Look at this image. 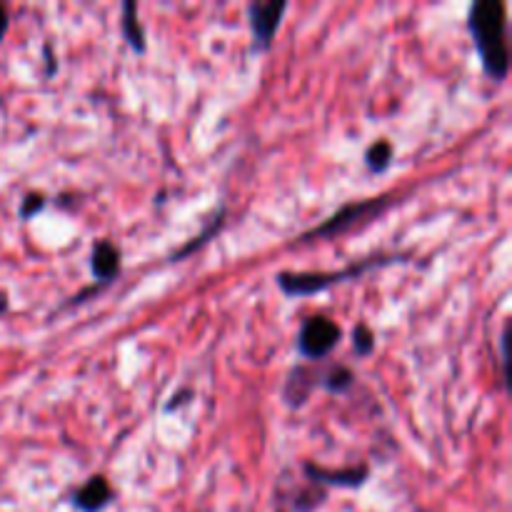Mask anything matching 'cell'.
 Returning <instances> with one entry per match:
<instances>
[{
	"mask_svg": "<svg viewBox=\"0 0 512 512\" xmlns=\"http://www.w3.org/2000/svg\"><path fill=\"white\" fill-rule=\"evenodd\" d=\"M468 28L473 33L483 70L488 78L505 80L510 73V45H508V18L500 0H478L468 13Z\"/></svg>",
	"mask_w": 512,
	"mask_h": 512,
	"instance_id": "cell-1",
	"label": "cell"
},
{
	"mask_svg": "<svg viewBox=\"0 0 512 512\" xmlns=\"http://www.w3.org/2000/svg\"><path fill=\"white\" fill-rule=\"evenodd\" d=\"M385 263H390V258H365L360 260V263L350 265V268L340 270V273H280L278 285L285 295H290V298H303V295L320 293V290L330 288V285L335 283H343V280L358 278L365 270Z\"/></svg>",
	"mask_w": 512,
	"mask_h": 512,
	"instance_id": "cell-2",
	"label": "cell"
},
{
	"mask_svg": "<svg viewBox=\"0 0 512 512\" xmlns=\"http://www.w3.org/2000/svg\"><path fill=\"white\" fill-rule=\"evenodd\" d=\"M393 203L390 195H383V198H368V200H355V203L343 205L335 215H330L325 223H320L318 228L310 230V233L303 235V240H313V238H333V235L345 233L353 225H358L360 220H370L375 215L383 213L388 205Z\"/></svg>",
	"mask_w": 512,
	"mask_h": 512,
	"instance_id": "cell-3",
	"label": "cell"
},
{
	"mask_svg": "<svg viewBox=\"0 0 512 512\" xmlns=\"http://www.w3.org/2000/svg\"><path fill=\"white\" fill-rule=\"evenodd\" d=\"M340 335V325L335 320L325 318V315H313V318L305 320L300 325V335H298V350L303 358L308 360H323L333 353V348L338 345Z\"/></svg>",
	"mask_w": 512,
	"mask_h": 512,
	"instance_id": "cell-4",
	"label": "cell"
},
{
	"mask_svg": "<svg viewBox=\"0 0 512 512\" xmlns=\"http://www.w3.org/2000/svg\"><path fill=\"white\" fill-rule=\"evenodd\" d=\"M288 3L285 0H255L250 3V28H253L255 50H268L280 28Z\"/></svg>",
	"mask_w": 512,
	"mask_h": 512,
	"instance_id": "cell-5",
	"label": "cell"
},
{
	"mask_svg": "<svg viewBox=\"0 0 512 512\" xmlns=\"http://www.w3.org/2000/svg\"><path fill=\"white\" fill-rule=\"evenodd\" d=\"M305 478L313 485H335V488H360L368 480V468H348V470H325L318 465L305 463Z\"/></svg>",
	"mask_w": 512,
	"mask_h": 512,
	"instance_id": "cell-6",
	"label": "cell"
},
{
	"mask_svg": "<svg viewBox=\"0 0 512 512\" xmlns=\"http://www.w3.org/2000/svg\"><path fill=\"white\" fill-rule=\"evenodd\" d=\"M110 500H113V488L103 475H95L73 493V505L80 512H100L108 508Z\"/></svg>",
	"mask_w": 512,
	"mask_h": 512,
	"instance_id": "cell-7",
	"label": "cell"
},
{
	"mask_svg": "<svg viewBox=\"0 0 512 512\" xmlns=\"http://www.w3.org/2000/svg\"><path fill=\"white\" fill-rule=\"evenodd\" d=\"M90 270H93L95 280H98L100 285L118 278L120 273L118 245H113L110 240H100V243L93 248V255H90Z\"/></svg>",
	"mask_w": 512,
	"mask_h": 512,
	"instance_id": "cell-8",
	"label": "cell"
},
{
	"mask_svg": "<svg viewBox=\"0 0 512 512\" xmlns=\"http://www.w3.org/2000/svg\"><path fill=\"white\" fill-rule=\"evenodd\" d=\"M313 388H315V375L310 373L308 368H303V365H298V368L290 373L288 383H285V403L293 405V408H300V405L308 403Z\"/></svg>",
	"mask_w": 512,
	"mask_h": 512,
	"instance_id": "cell-9",
	"label": "cell"
},
{
	"mask_svg": "<svg viewBox=\"0 0 512 512\" xmlns=\"http://www.w3.org/2000/svg\"><path fill=\"white\" fill-rule=\"evenodd\" d=\"M123 33L125 40L130 43V48H135L138 53L145 50V30L138 20V5L135 3H123Z\"/></svg>",
	"mask_w": 512,
	"mask_h": 512,
	"instance_id": "cell-10",
	"label": "cell"
},
{
	"mask_svg": "<svg viewBox=\"0 0 512 512\" xmlns=\"http://www.w3.org/2000/svg\"><path fill=\"white\" fill-rule=\"evenodd\" d=\"M353 383H355L353 370L345 368V365H335V368L328 370V373L323 375V380H320V385H323L328 393H335V395L348 393V390L353 388Z\"/></svg>",
	"mask_w": 512,
	"mask_h": 512,
	"instance_id": "cell-11",
	"label": "cell"
},
{
	"mask_svg": "<svg viewBox=\"0 0 512 512\" xmlns=\"http://www.w3.org/2000/svg\"><path fill=\"white\" fill-rule=\"evenodd\" d=\"M365 163H368V168L375 170V173H385V170L390 168V163H393V145H390L388 140L373 143L365 150Z\"/></svg>",
	"mask_w": 512,
	"mask_h": 512,
	"instance_id": "cell-12",
	"label": "cell"
},
{
	"mask_svg": "<svg viewBox=\"0 0 512 512\" xmlns=\"http://www.w3.org/2000/svg\"><path fill=\"white\" fill-rule=\"evenodd\" d=\"M353 348L360 358H365V355L375 350V333L365 323H358L353 328Z\"/></svg>",
	"mask_w": 512,
	"mask_h": 512,
	"instance_id": "cell-13",
	"label": "cell"
},
{
	"mask_svg": "<svg viewBox=\"0 0 512 512\" xmlns=\"http://www.w3.org/2000/svg\"><path fill=\"white\" fill-rule=\"evenodd\" d=\"M220 223H223V210H220V213H218V215H215V223H213V225H210V228H208V230H205V233H200V235H198V238H195V240H190V243H188V245H185V248H180V250H178V253H175V255H173V260H180V258H185V255H188V253H193V250H198V248H200V245H203V243H205V240H208V238H210V235H213V233H215V230H218V228H220Z\"/></svg>",
	"mask_w": 512,
	"mask_h": 512,
	"instance_id": "cell-14",
	"label": "cell"
},
{
	"mask_svg": "<svg viewBox=\"0 0 512 512\" xmlns=\"http://www.w3.org/2000/svg\"><path fill=\"white\" fill-rule=\"evenodd\" d=\"M45 208V198L40 193H28L23 198V205H20V218L30 220L33 215H38L40 210Z\"/></svg>",
	"mask_w": 512,
	"mask_h": 512,
	"instance_id": "cell-15",
	"label": "cell"
},
{
	"mask_svg": "<svg viewBox=\"0 0 512 512\" xmlns=\"http://www.w3.org/2000/svg\"><path fill=\"white\" fill-rule=\"evenodd\" d=\"M508 325L503 328V335H500V358H503V375L505 383H510V360H508Z\"/></svg>",
	"mask_w": 512,
	"mask_h": 512,
	"instance_id": "cell-16",
	"label": "cell"
},
{
	"mask_svg": "<svg viewBox=\"0 0 512 512\" xmlns=\"http://www.w3.org/2000/svg\"><path fill=\"white\" fill-rule=\"evenodd\" d=\"M8 25H10V15H8V8H5V5L0 3V40H3V35L8 33Z\"/></svg>",
	"mask_w": 512,
	"mask_h": 512,
	"instance_id": "cell-17",
	"label": "cell"
}]
</instances>
